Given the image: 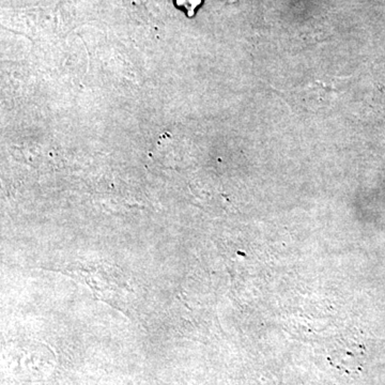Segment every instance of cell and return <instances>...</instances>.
<instances>
[{
    "instance_id": "cell-1",
    "label": "cell",
    "mask_w": 385,
    "mask_h": 385,
    "mask_svg": "<svg viewBox=\"0 0 385 385\" xmlns=\"http://www.w3.org/2000/svg\"><path fill=\"white\" fill-rule=\"evenodd\" d=\"M202 0H176V5L179 8L186 10L188 17H192L195 13V9L201 3Z\"/></svg>"
}]
</instances>
